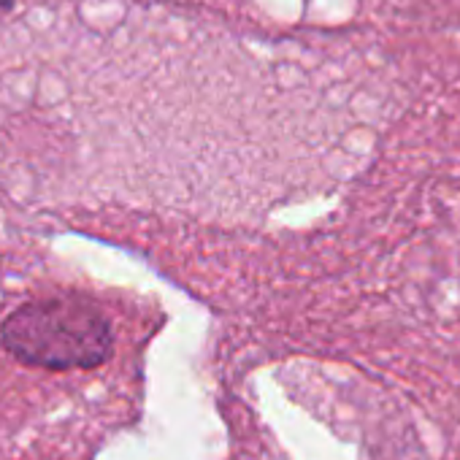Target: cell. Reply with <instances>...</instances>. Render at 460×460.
<instances>
[{
  "instance_id": "obj_1",
  "label": "cell",
  "mask_w": 460,
  "mask_h": 460,
  "mask_svg": "<svg viewBox=\"0 0 460 460\" xmlns=\"http://www.w3.org/2000/svg\"><path fill=\"white\" fill-rule=\"evenodd\" d=\"M0 347L25 368L90 371L111 358L114 328L93 298L52 296L17 306L0 325Z\"/></svg>"
},
{
  "instance_id": "obj_2",
  "label": "cell",
  "mask_w": 460,
  "mask_h": 460,
  "mask_svg": "<svg viewBox=\"0 0 460 460\" xmlns=\"http://www.w3.org/2000/svg\"><path fill=\"white\" fill-rule=\"evenodd\" d=\"M14 9V0H0V14H9Z\"/></svg>"
}]
</instances>
